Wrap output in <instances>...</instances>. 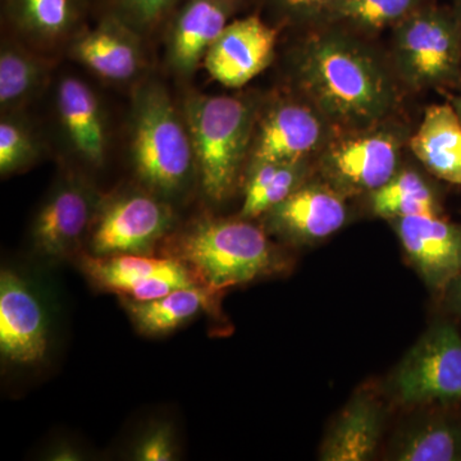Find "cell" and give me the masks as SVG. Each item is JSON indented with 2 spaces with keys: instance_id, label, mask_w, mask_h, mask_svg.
<instances>
[{
  "instance_id": "29",
  "label": "cell",
  "mask_w": 461,
  "mask_h": 461,
  "mask_svg": "<svg viewBox=\"0 0 461 461\" xmlns=\"http://www.w3.org/2000/svg\"><path fill=\"white\" fill-rule=\"evenodd\" d=\"M184 0H105L107 14L120 17L142 36L162 29Z\"/></svg>"
},
{
  "instance_id": "27",
  "label": "cell",
  "mask_w": 461,
  "mask_h": 461,
  "mask_svg": "<svg viewBox=\"0 0 461 461\" xmlns=\"http://www.w3.org/2000/svg\"><path fill=\"white\" fill-rule=\"evenodd\" d=\"M41 139L20 113L2 114L0 173L3 177L32 166L41 158Z\"/></svg>"
},
{
  "instance_id": "25",
  "label": "cell",
  "mask_w": 461,
  "mask_h": 461,
  "mask_svg": "<svg viewBox=\"0 0 461 461\" xmlns=\"http://www.w3.org/2000/svg\"><path fill=\"white\" fill-rule=\"evenodd\" d=\"M303 177V160L254 163L245 189L241 217L256 218L268 213L299 189Z\"/></svg>"
},
{
  "instance_id": "13",
  "label": "cell",
  "mask_w": 461,
  "mask_h": 461,
  "mask_svg": "<svg viewBox=\"0 0 461 461\" xmlns=\"http://www.w3.org/2000/svg\"><path fill=\"white\" fill-rule=\"evenodd\" d=\"M397 235L409 260L437 293L461 273V226L438 214L399 218Z\"/></svg>"
},
{
  "instance_id": "34",
  "label": "cell",
  "mask_w": 461,
  "mask_h": 461,
  "mask_svg": "<svg viewBox=\"0 0 461 461\" xmlns=\"http://www.w3.org/2000/svg\"><path fill=\"white\" fill-rule=\"evenodd\" d=\"M455 111L457 112V114H459L460 120H461V98H457L454 100V105Z\"/></svg>"
},
{
  "instance_id": "4",
  "label": "cell",
  "mask_w": 461,
  "mask_h": 461,
  "mask_svg": "<svg viewBox=\"0 0 461 461\" xmlns=\"http://www.w3.org/2000/svg\"><path fill=\"white\" fill-rule=\"evenodd\" d=\"M196 169L205 195L213 202L229 198L250 149L253 107L232 96L193 94L184 103Z\"/></svg>"
},
{
  "instance_id": "2",
  "label": "cell",
  "mask_w": 461,
  "mask_h": 461,
  "mask_svg": "<svg viewBox=\"0 0 461 461\" xmlns=\"http://www.w3.org/2000/svg\"><path fill=\"white\" fill-rule=\"evenodd\" d=\"M300 78L314 102L339 122H375L395 99L393 85L375 57L339 35L309 42L300 62Z\"/></svg>"
},
{
  "instance_id": "10",
  "label": "cell",
  "mask_w": 461,
  "mask_h": 461,
  "mask_svg": "<svg viewBox=\"0 0 461 461\" xmlns=\"http://www.w3.org/2000/svg\"><path fill=\"white\" fill-rule=\"evenodd\" d=\"M50 346L47 315L35 291L12 271L0 275V353L8 362L36 364Z\"/></svg>"
},
{
  "instance_id": "26",
  "label": "cell",
  "mask_w": 461,
  "mask_h": 461,
  "mask_svg": "<svg viewBox=\"0 0 461 461\" xmlns=\"http://www.w3.org/2000/svg\"><path fill=\"white\" fill-rule=\"evenodd\" d=\"M372 208L382 218L399 220L418 214H438L435 194L418 173H397L372 193Z\"/></svg>"
},
{
  "instance_id": "30",
  "label": "cell",
  "mask_w": 461,
  "mask_h": 461,
  "mask_svg": "<svg viewBox=\"0 0 461 461\" xmlns=\"http://www.w3.org/2000/svg\"><path fill=\"white\" fill-rule=\"evenodd\" d=\"M175 456L172 430L168 426L151 430L135 450V459L140 461H168Z\"/></svg>"
},
{
  "instance_id": "15",
  "label": "cell",
  "mask_w": 461,
  "mask_h": 461,
  "mask_svg": "<svg viewBox=\"0 0 461 461\" xmlns=\"http://www.w3.org/2000/svg\"><path fill=\"white\" fill-rule=\"evenodd\" d=\"M386 405L372 386L360 387L335 418L321 444L324 461H366L377 454Z\"/></svg>"
},
{
  "instance_id": "11",
  "label": "cell",
  "mask_w": 461,
  "mask_h": 461,
  "mask_svg": "<svg viewBox=\"0 0 461 461\" xmlns=\"http://www.w3.org/2000/svg\"><path fill=\"white\" fill-rule=\"evenodd\" d=\"M144 36L112 14L93 29H81L71 41L69 53L89 71L109 83H130L147 66Z\"/></svg>"
},
{
  "instance_id": "1",
  "label": "cell",
  "mask_w": 461,
  "mask_h": 461,
  "mask_svg": "<svg viewBox=\"0 0 461 461\" xmlns=\"http://www.w3.org/2000/svg\"><path fill=\"white\" fill-rule=\"evenodd\" d=\"M163 250L184 263L202 286L221 293L281 272L286 264L260 227L222 218H198L169 233Z\"/></svg>"
},
{
  "instance_id": "16",
  "label": "cell",
  "mask_w": 461,
  "mask_h": 461,
  "mask_svg": "<svg viewBox=\"0 0 461 461\" xmlns=\"http://www.w3.org/2000/svg\"><path fill=\"white\" fill-rule=\"evenodd\" d=\"M399 147L386 133H369L339 141L330 149L326 171L342 190L375 191L396 175Z\"/></svg>"
},
{
  "instance_id": "18",
  "label": "cell",
  "mask_w": 461,
  "mask_h": 461,
  "mask_svg": "<svg viewBox=\"0 0 461 461\" xmlns=\"http://www.w3.org/2000/svg\"><path fill=\"white\" fill-rule=\"evenodd\" d=\"M267 214L276 232L304 244L329 238L341 229L348 211L336 191L312 185L299 187Z\"/></svg>"
},
{
  "instance_id": "17",
  "label": "cell",
  "mask_w": 461,
  "mask_h": 461,
  "mask_svg": "<svg viewBox=\"0 0 461 461\" xmlns=\"http://www.w3.org/2000/svg\"><path fill=\"white\" fill-rule=\"evenodd\" d=\"M56 107L71 150L87 165L102 166L107 158L108 127L94 90L81 78L65 76L58 84Z\"/></svg>"
},
{
  "instance_id": "31",
  "label": "cell",
  "mask_w": 461,
  "mask_h": 461,
  "mask_svg": "<svg viewBox=\"0 0 461 461\" xmlns=\"http://www.w3.org/2000/svg\"><path fill=\"white\" fill-rule=\"evenodd\" d=\"M282 12L288 14H304L317 9H327L333 0H272Z\"/></svg>"
},
{
  "instance_id": "9",
  "label": "cell",
  "mask_w": 461,
  "mask_h": 461,
  "mask_svg": "<svg viewBox=\"0 0 461 461\" xmlns=\"http://www.w3.org/2000/svg\"><path fill=\"white\" fill-rule=\"evenodd\" d=\"M80 267L102 290L138 302L159 299L177 288L200 285L184 263L171 257L84 254Z\"/></svg>"
},
{
  "instance_id": "35",
  "label": "cell",
  "mask_w": 461,
  "mask_h": 461,
  "mask_svg": "<svg viewBox=\"0 0 461 461\" xmlns=\"http://www.w3.org/2000/svg\"><path fill=\"white\" fill-rule=\"evenodd\" d=\"M457 20H459V23L461 26V0H457Z\"/></svg>"
},
{
  "instance_id": "5",
  "label": "cell",
  "mask_w": 461,
  "mask_h": 461,
  "mask_svg": "<svg viewBox=\"0 0 461 461\" xmlns=\"http://www.w3.org/2000/svg\"><path fill=\"white\" fill-rule=\"evenodd\" d=\"M175 226L167 199L148 189H129L103 198L89 233L95 257L153 256Z\"/></svg>"
},
{
  "instance_id": "12",
  "label": "cell",
  "mask_w": 461,
  "mask_h": 461,
  "mask_svg": "<svg viewBox=\"0 0 461 461\" xmlns=\"http://www.w3.org/2000/svg\"><path fill=\"white\" fill-rule=\"evenodd\" d=\"M277 32L258 16L232 21L203 60L208 74L226 87H241L271 63Z\"/></svg>"
},
{
  "instance_id": "20",
  "label": "cell",
  "mask_w": 461,
  "mask_h": 461,
  "mask_svg": "<svg viewBox=\"0 0 461 461\" xmlns=\"http://www.w3.org/2000/svg\"><path fill=\"white\" fill-rule=\"evenodd\" d=\"M251 165L295 162L318 147L321 123L313 111L295 103H281L264 115L258 127Z\"/></svg>"
},
{
  "instance_id": "21",
  "label": "cell",
  "mask_w": 461,
  "mask_h": 461,
  "mask_svg": "<svg viewBox=\"0 0 461 461\" xmlns=\"http://www.w3.org/2000/svg\"><path fill=\"white\" fill-rule=\"evenodd\" d=\"M455 403H430L405 424L391 446L397 461H461V414Z\"/></svg>"
},
{
  "instance_id": "3",
  "label": "cell",
  "mask_w": 461,
  "mask_h": 461,
  "mask_svg": "<svg viewBox=\"0 0 461 461\" xmlns=\"http://www.w3.org/2000/svg\"><path fill=\"white\" fill-rule=\"evenodd\" d=\"M130 115V156L141 184L165 199L180 195L198 175L184 113L150 81L133 91Z\"/></svg>"
},
{
  "instance_id": "14",
  "label": "cell",
  "mask_w": 461,
  "mask_h": 461,
  "mask_svg": "<svg viewBox=\"0 0 461 461\" xmlns=\"http://www.w3.org/2000/svg\"><path fill=\"white\" fill-rule=\"evenodd\" d=\"M239 0H184L167 23L168 63L173 71L189 76L203 63L220 38Z\"/></svg>"
},
{
  "instance_id": "23",
  "label": "cell",
  "mask_w": 461,
  "mask_h": 461,
  "mask_svg": "<svg viewBox=\"0 0 461 461\" xmlns=\"http://www.w3.org/2000/svg\"><path fill=\"white\" fill-rule=\"evenodd\" d=\"M411 147L432 175L461 185V120L453 105L436 104L427 109Z\"/></svg>"
},
{
  "instance_id": "32",
  "label": "cell",
  "mask_w": 461,
  "mask_h": 461,
  "mask_svg": "<svg viewBox=\"0 0 461 461\" xmlns=\"http://www.w3.org/2000/svg\"><path fill=\"white\" fill-rule=\"evenodd\" d=\"M442 296L446 308L461 317V273L447 285Z\"/></svg>"
},
{
  "instance_id": "6",
  "label": "cell",
  "mask_w": 461,
  "mask_h": 461,
  "mask_svg": "<svg viewBox=\"0 0 461 461\" xmlns=\"http://www.w3.org/2000/svg\"><path fill=\"white\" fill-rule=\"evenodd\" d=\"M391 395L405 406L461 402V336L450 323L427 330L397 366Z\"/></svg>"
},
{
  "instance_id": "8",
  "label": "cell",
  "mask_w": 461,
  "mask_h": 461,
  "mask_svg": "<svg viewBox=\"0 0 461 461\" xmlns=\"http://www.w3.org/2000/svg\"><path fill=\"white\" fill-rule=\"evenodd\" d=\"M102 200L81 176H60L33 222L35 250L51 259L74 253L89 235Z\"/></svg>"
},
{
  "instance_id": "28",
  "label": "cell",
  "mask_w": 461,
  "mask_h": 461,
  "mask_svg": "<svg viewBox=\"0 0 461 461\" xmlns=\"http://www.w3.org/2000/svg\"><path fill=\"white\" fill-rule=\"evenodd\" d=\"M423 0H333L327 11L333 16L369 29H381L421 7Z\"/></svg>"
},
{
  "instance_id": "19",
  "label": "cell",
  "mask_w": 461,
  "mask_h": 461,
  "mask_svg": "<svg viewBox=\"0 0 461 461\" xmlns=\"http://www.w3.org/2000/svg\"><path fill=\"white\" fill-rule=\"evenodd\" d=\"M14 38L38 50L71 41L80 32L85 0H2Z\"/></svg>"
},
{
  "instance_id": "33",
  "label": "cell",
  "mask_w": 461,
  "mask_h": 461,
  "mask_svg": "<svg viewBox=\"0 0 461 461\" xmlns=\"http://www.w3.org/2000/svg\"><path fill=\"white\" fill-rule=\"evenodd\" d=\"M51 456H53L51 459L58 461H74L78 459V454L72 450L71 447H67V446L58 448Z\"/></svg>"
},
{
  "instance_id": "7",
  "label": "cell",
  "mask_w": 461,
  "mask_h": 461,
  "mask_svg": "<svg viewBox=\"0 0 461 461\" xmlns=\"http://www.w3.org/2000/svg\"><path fill=\"white\" fill-rule=\"evenodd\" d=\"M397 51L409 80L418 86L453 80L461 63L459 20L436 8H418L399 23Z\"/></svg>"
},
{
  "instance_id": "24",
  "label": "cell",
  "mask_w": 461,
  "mask_h": 461,
  "mask_svg": "<svg viewBox=\"0 0 461 461\" xmlns=\"http://www.w3.org/2000/svg\"><path fill=\"white\" fill-rule=\"evenodd\" d=\"M221 291L206 286L177 288L159 299L138 302L121 297V303L135 326L149 336L167 335L214 305Z\"/></svg>"
},
{
  "instance_id": "22",
  "label": "cell",
  "mask_w": 461,
  "mask_h": 461,
  "mask_svg": "<svg viewBox=\"0 0 461 461\" xmlns=\"http://www.w3.org/2000/svg\"><path fill=\"white\" fill-rule=\"evenodd\" d=\"M51 60L16 38H7L0 50L2 114L21 113L41 95L50 81Z\"/></svg>"
}]
</instances>
